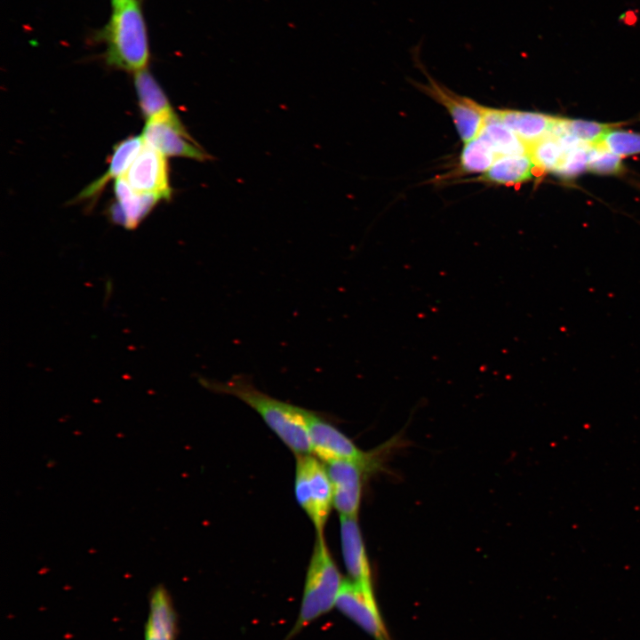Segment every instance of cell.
Listing matches in <instances>:
<instances>
[{"label":"cell","instance_id":"cb8c5ba5","mask_svg":"<svg viewBox=\"0 0 640 640\" xmlns=\"http://www.w3.org/2000/svg\"><path fill=\"white\" fill-rule=\"evenodd\" d=\"M589 149L590 146L583 144L566 151L561 164L555 172L566 178L580 173L587 169Z\"/></svg>","mask_w":640,"mask_h":640},{"label":"cell","instance_id":"7c38bea8","mask_svg":"<svg viewBox=\"0 0 640 640\" xmlns=\"http://www.w3.org/2000/svg\"><path fill=\"white\" fill-rule=\"evenodd\" d=\"M340 543L344 564L350 580L372 588L370 562L356 517L340 516Z\"/></svg>","mask_w":640,"mask_h":640},{"label":"cell","instance_id":"5b68a950","mask_svg":"<svg viewBox=\"0 0 640 640\" xmlns=\"http://www.w3.org/2000/svg\"><path fill=\"white\" fill-rule=\"evenodd\" d=\"M335 606L374 640H392L380 614L372 588L346 580L343 581Z\"/></svg>","mask_w":640,"mask_h":640},{"label":"cell","instance_id":"9c48e42d","mask_svg":"<svg viewBox=\"0 0 640 640\" xmlns=\"http://www.w3.org/2000/svg\"><path fill=\"white\" fill-rule=\"evenodd\" d=\"M371 464L354 461L328 462L333 506L340 516L356 517L362 499L364 471Z\"/></svg>","mask_w":640,"mask_h":640},{"label":"cell","instance_id":"484cf974","mask_svg":"<svg viewBox=\"0 0 640 640\" xmlns=\"http://www.w3.org/2000/svg\"><path fill=\"white\" fill-rule=\"evenodd\" d=\"M124 1H126V0H110L112 6L117 5Z\"/></svg>","mask_w":640,"mask_h":640},{"label":"cell","instance_id":"ffe728a7","mask_svg":"<svg viewBox=\"0 0 640 640\" xmlns=\"http://www.w3.org/2000/svg\"><path fill=\"white\" fill-rule=\"evenodd\" d=\"M499 158L490 144L478 135L464 143L460 155V167L466 172H485Z\"/></svg>","mask_w":640,"mask_h":640},{"label":"cell","instance_id":"9a60e30c","mask_svg":"<svg viewBox=\"0 0 640 640\" xmlns=\"http://www.w3.org/2000/svg\"><path fill=\"white\" fill-rule=\"evenodd\" d=\"M144 145L142 136H131L114 147L107 172L84 188L76 201L94 200L111 180L121 178Z\"/></svg>","mask_w":640,"mask_h":640},{"label":"cell","instance_id":"d6986e66","mask_svg":"<svg viewBox=\"0 0 640 640\" xmlns=\"http://www.w3.org/2000/svg\"><path fill=\"white\" fill-rule=\"evenodd\" d=\"M479 135L490 144L499 157L527 154V144L499 121H486Z\"/></svg>","mask_w":640,"mask_h":640},{"label":"cell","instance_id":"3957f363","mask_svg":"<svg viewBox=\"0 0 640 640\" xmlns=\"http://www.w3.org/2000/svg\"><path fill=\"white\" fill-rule=\"evenodd\" d=\"M343 581L323 534L316 533L307 570L300 613L285 640L292 638L335 606Z\"/></svg>","mask_w":640,"mask_h":640},{"label":"cell","instance_id":"7402d4cb","mask_svg":"<svg viewBox=\"0 0 640 640\" xmlns=\"http://www.w3.org/2000/svg\"><path fill=\"white\" fill-rule=\"evenodd\" d=\"M619 156L640 153V134L613 128L609 131L599 145Z\"/></svg>","mask_w":640,"mask_h":640},{"label":"cell","instance_id":"52a82bcc","mask_svg":"<svg viewBox=\"0 0 640 640\" xmlns=\"http://www.w3.org/2000/svg\"><path fill=\"white\" fill-rule=\"evenodd\" d=\"M122 177L139 193L156 195L163 200L172 196L166 156L145 142Z\"/></svg>","mask_w":640,"mask_h":640},{"label":"cell","instance_id":"8992f818","mask_svg":"<svg viewBox=\"0 0 640 640\" xmlns=\"http://www.w3.org/2000/svg\"><path fill=\"white\" fill-rule=\"evenodd\" d=\"M307 423L311 451L319 459L328 462L354 461L371 464L372 456L360 450L342 432L307 410Z\"/></svg>","mask_w":640,"mask_h":640},{"label":"cell","instance_id":"ba28073f","mask_svg":"<svg viewBox=\"0 0 640 640\" xmlns=\"http://www.w3.org/2000/svg\"><path fill=\"white\" fill-rule=\"evenodd\" d=\"M141 136L146 144L164 156L186 157L201 162L211 158L194 141L180 121H147Z\"/></svg>","mask_w":640,"mask_h":640},{"label":"cell","instance_id":"e0dca14e","mask_svg":"<svg viewBox=\"0 0 640 640\" xmlns=\"http://www.w3.org/2000/svg\"><path fill=\"white\" fill-rule=\"evenodd\" d=\"M541 172L528 154L509 155L500 156L480 180L499 185H516Z\"/></svg>","mask_w":640,"mask_h":640},{"label":"cell","instance_id":"ac0fdd59","mask_svg":"<svg viewBox=\"0 0 640 640\" xmlns=\"http://www.w3.org/2000/svg\"><path fill=\"white\" fill-rule=\"evenodd\" d=\"M615 126L617 124L560 117L553 129L552 136L561 138L568 134L585 145L596 147L609 131L616 128Z\"/></svg>","mask_w":640,"mask_h":640},{"label":"cell","instance_id":"d4e9b609","mask_svg":"<svg viewBox=\"0 0 640 640\" xmlns=\"http://www.w3.org/2000/svg\"><path fill=\"white\" fill-rule=\"evenodd\" d=\"M619 20L626 26H634L637 22V15L635 11H627L622 13Z\"/></svg>","mask_w":640,"mask_h":640},{"label":"cell","instance_id":"603a6c76","mask_svg":"<svg viewBox=\"0 0 640 640\" xmlns=\"http://www.w3.org/2000/svg\"><path fill=\"white\" fill-rule=\"evenodd\" d=\"M587 169L599 174H619L624 167L619 156L601 147H590Z\"/></svg>","mask_w":640,"mask_h":640},{"label":"cell","instance_id":"7a4b0ae2","mask_svg":"<svg viewBox=\"0 0 640 640\" xmlns=\"http://www.w3.org/2000/svg\"><path fill=\"white\" fill-rule=\"evenodd\" d=\"M103 44L107 66L136 74L148 68L150 60L148 29L142 0H126L112 6L108 22L91 36Z\"/></svg>","mask_w":640,"mask_h":640},{"label":"cell","instance_id":"44dd1931","mask_svg":"<svg viewBox=\"0 0 640 640\" xmlns=\"http://www.w3.org/2000/svg\"><path fill=\"white\" fill-rule=\"evenodd\" d=\"M527 147V154L541 172H556L566 153L559 139L551 135L529 143Z\"/></svg>","mask_w":640,"mask_h":640},{"label":"cell","instance_id":"8fae6325","mask_svg":"<svg viewBox=\"0 0 640 640\" xmlns=\"http://www.w3.org/2000/svg\"><path fill=\"white\" fill-rule=\"evenodd\" d=\"M116 203L110 206V220L127 229H134L152 211L156 204L163 200L152 194H143L133 190L121 177L114 184Z\"/></svg>","mask_w":640,"mask_h":640},{"label":"cell","instance_id":"4fadbf2b","mask_svg":"<svg viewBox=\"0 0 640 640\" xmlns=\"http://www.w3.org/2000/svg\"><path fill=\"white\" fill-rule=\"evenodd\" d=\"M559 117L520 110L486 108L485 122L499 121L516 133L526 144L552 133Z\"/></svg>","mask_w":640,"mask_h":640},{"label":"cell","instance_id":"5bb4252c","mask_svg":"<svg viewBox=\"0 0 640 640\" xmlns=\"http://www.w3.org/2000/svg\"><path fill=\"white\" fill-rule=\"evenodd\" d=\"M148 600L144 640H175L178 617L168 590L164 585H157L150 591Z\"/></svg>","mask_w":640,"mask_h":640},{"label":"cell","instance_id":"30bf717a","mask_svg":"<svg viewBox=\"0 0 640 640\" xmlns=\"http://www.w3.org/2000/svg\"><path fill=\"white\" fill-rule=\"evenodd\" d=\"M425 91L447 108L464 143L479 135L485 124L486 107L458 96L431 79Z\"/></svg>","mask_w":640,"mask_h":640},{"label":"cell","instance_id":"2e32d148","mask_svg":"<svg viewBox=\"0 0 640 640\" xmlns=\"http://www.w3.org/2000/svg\"><path fill=\"white\" fill-rule=\"evenodd\" d=\"M134 86L141 113L147 121H180L163 89L148 68L134 74Z\"/></svg>","mask_w":640,"mask_h":640},{"label":"cell","instance_id":"6da1fadb","mask_svg":"<svg viewBox=\"0 0 640 640\" xmlns=\"http://www.w3.org/2000/svg\"><path fill=\"white\" fill-rule=\"evenodd\" d=\"M202 384L212 392L233 396L253 409L296 455L312 452L307 409L268 396L244 374L235 375L226 381L202 380Z\"/></svg>","mask_w":640,"mask_h":640},{"label":"cell","instance_id":"277c9868","mask_svg":"<svg viewBox=\"0 0 640 640\" xmlns=\"http://www.w3.org/2000/svg\"><path fill=\"white\" fill-rule=\"evenodd\" d=\"M294 492L296 500L323 534L333 505L332 487L326 467L310 454L296 455Z\"/></svg>","mask_w":640,"mask_h":640}]
</instances>
